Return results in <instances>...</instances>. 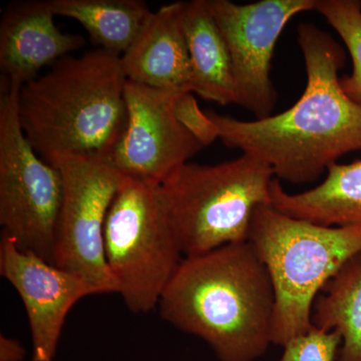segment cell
Masks as SVG:
<instances>
[{
	"label": "cell",
	"mask_w": 361,
	"mask_h": 361,
	"mask_svg": "<svg viewBox=\"0 0 361 361\" xmlns=\"http://www.w3.org/2000/svg\"><path fill=\"white\" fill-rule=\"evenodd\" d=\"M270 205L296 219L324 226L361 225V160L334 164L322 184L302 193L285 191L273 180Z\"/></svg>",
	"instance_id": "obj_14"
},
{
	"label": "cell",
	"mask_w": 361,
	"mask_h": 361,
	"mask_svg": "<svg viewBox=\"0 0 361 361\" xmlns=\"http://www.w3.org/2000/svg\"><path fill=\"white\" fill-rule=\"evenodd\" d=\"M180 11L182 1L151 13L121 56L128 80L153 89L191 92V61Z\"/></svg>",
	"instance_id": "obj_13"
},
{
	"label": "cell",
	"mask_w": 361,
	"mask_h": 361,
	"mask_svg": "<svg viewBox=\"0 0 361 361\" xmlns=\"http://www.w3.org/2000/svg\"><path fill=\"white\" fill-rule=\"evenodd\" d=\"M174 111L178 122L188 130L202 146H209L220 139V130L208 114L203 113L193 92H184L176 101Z\"/></svg>",
	"instance_id": "obj_20"
},
{
	"label": "cell",
	"mask_w": 361,
	"mask_h": 361,
	"mask_svg": "<svg viewBox=\"0 0 361 361\" xmlns=\"http://www.w3.org/2000/svg\"><path fill=\"white\" fill-rule=\"evenodd\" d=\"M297 32L307 84L294 106L255 121L207 114L225 146L265 161L278 180L298 185L314 182L341 157L361 149V104L342 90L341 45L312 23H302Z\"/></svg>",
	"instance_id": "obj_1"
},
{
	"label": "cell",
	"mask_w": 361,
	"mask_h": 361,
	"mask_svg": "<svg viewBox=\"0 0 361 361\" xmlns=\"http://www.w3.org/2000/svg\"><path fill=\"white\" fill-rule=\"evenodd\" d=\"M341 342L338 332L313 325L307 332L285 344L278 361H336Z\"/></svg>",
	"instance_id": "obj_19"
},
{
	"label": "cell",
	"mask_w": 361,
	"mask_h": 361,
	"mask_svg": "<svg viewBox=\"0 0 361 361\" xmlns=\"http://www.w3.org/2000/svg\"><path fill=\"white\" fill-rule=\"evenodd\" d=\"M343 40L353 59V73L341 78L349 99L361 104V2L357 0H316L315 9Z\"/></svg>",
	"instance_id": "obj_18"
},
{
	"label": "cell",
	"mask_w": 361,
	"mask_h": 361,
	"mask_svg": "<svg viewBox=\"0 0 361 361\" xmlns=\"http://www.w3.org/2000/svg\"><path fill=\"white\" fill-rule=\"evenodd\" d=\"M104 245L126 306L134 313L155 310L183 260L160 186L126 178L106 216Z\"/></svg>",
	"instance_id": "obj_6"
},
{
	"label": "cell",
	"mask_w": 361,
	"mask_h": 361,
	"mask_svg": "<svg viewBox=\"0 0 361 361\" xmlns=\"http://www.w3.org/2000/svg\"><path fill=\"white\" fill-rule=\"evenodd\" d=\"M274 171L243 154L217 165L186 163L160 185L185 257L248 241L252 217L270 205Z\"/></svg>",
	"instance_id": "obj_5"
},
{
	"label": "cell",
	"mask_w": 361,
	"mask_h": 361,
	"mask_svg": "<svg viewBox=\"0 0 361 361\" xmlns=\"http://www.w3.org/2000/svg\"><path fill=\"white\" fill-rule=\"evenodd\" d=\"M182 94L127 80V127L109 161L123 177L160 186L204 149L176 118L175 103Z\"/></svg>",
	"instance_id": "obj_10"
},
{
	"label": "cell",
	"mask_w": 361,
	"mask_h": 361,
	"mask_svg": "<svg viewBox=\"0 0 361 361\" xmlns=\"http://www.w3.org/2000/svg\"><path fill=\"white\" fill-rule=\"evenodd\" d=\"M20 90L6 84L0 97L1 237L54 264L63 178L37 155L21 129Z\"/></svg>",
	"instance_id": "obj_7"
},
{
	"label": "cell",
	"mask_w": 361,
	"mask_h": 361,
	"mask_svg": "<svg viewBox=\"0 0 361 361\" xmlns=\"http://www.w3.org/2000/svg\"><path fill=\"white\" fill-rule=\"evenodd\" d=\"M180 16L191 61V92L222 106L235 104L231 56L208 0L182 1Z\"/></svg>",
	"instance_id": "obj_15"
},
{
	"label": "cell",
	"mask_w": 361,
	"mask_h": 361,
	"mask_svg": "<svg viewBox=\"0 0 361 361\" xmlns=\"http://www.w3.org/2000/svg\"><path fill=\"white\" fill-rule=\"evenodd\" d=\"M54 16L78 21L99 49L122 56L153 11L142 0H49Z\"/></svg>",
	"instance_id": "obj_16"
},
{
	"label": "cell",
	"mask_w": 361,
	"mask_h": 361,
	"mask_svg": "<svg viewBox=\"0 0 361 361\" xmlns=\"http://www.w3.org/2000/svg\"><path fill=\"white\" fill-rule=\"evenodd\" d=\"M0 274L25 305L33 346V361H52L71 308L96 292L82 278L20 250L1 237Z\"/></svg>",
	"instance_id": "obj_11"
},
{
	"label": "cell",
	"mask_w": 361,
	"mask_h": 361,
	"mask_svg": "<svg viewBox=\"0 0 361 361\" xmlns=\"http://www.w3.org/2000/svg\"><path fill=\"white\" fill-rule=\"evenodd\" d=\"M311 322L338 332L336 361H361V255L348 261L325 285L313 304Z\"/></svg>",
	"instance_id": "obj_17"
},
{
	"label": "cell",
	"mask_w": 361,
	"mask_h": 361,
	"mask_svg": "<svg viewBox=\"0 0 361 361\" xmlns=\"http://www.w3.org/2000/svg\"><path fill=\"white\" fill-rule=\"evenodd\" d=\"M208 2L231 56L235 104L253 114L256 120L268 118L277 101L270 77L275 45L292 18L314 11L316 0Z\"/></svg>",
	"instance_id": "obj_9"
},
{
	"label": "cell",
	"mask_w": 361,
	"mask_h": 361,
	"mask_svg": "<svg viewBox=\"0 0 361 361\" xmlns=\"http://www.w3.org/2000/svg\"><path fill=\"white\" fill-rule=\"evenodd\" d=\"M49 1L11 4L0 25V68L6 84L20 90L44 66L82 49L84 37L63 33Z\"/></svg>",
	"instance_id": "obj_12"
},
{
	"label": "cell",
	"mask_w": 361,
	"mask_h": 361,
	"mask_svg": "<svg viewBox=\"0 0 361 361\" xmlns=\"http://www.w3.org/2000/svg\"><path fill=\"white\" fill-rule=\"evenodd\" d=\"M121 56L97 49L68 56L18 92L26 139L51 164L61 156L110 161L128 122Z\"/></svg>",
	"instance_id": "obj_3"
},
{
	"label": "cell",
	"mask_w": 361,
	"mask_h": 361,
	"mask_svg": "<svg viewBox=\"0 0 361 361\" xmlns=\"http://www.w3.org/2000/svg\"><path fill=\"white\" fill-rule=\"evenodd\" d=\"M158 306L165 322L205 341L221 361H254L272 344L274 290L248 241L183 258Z\"/></svg>",
	"instance_id": "obj_2"
},
{
	"label": "cell",
	"mask_w": 361,
	"mask_h": 361,
	"mask_svg": "<svg viewBox=\"0 0 361 361\" xmlns=\"http://www.w3.org/2000/svg\"><path fill=\"white\" fill-rule=\"evenodd\" d=\"M248 242L269 273L275 296L271 341L283 346L313 326V304L348 261L361 255V225L324 226L271 205L252 217Z\"/></svg>",
	"instance_id": "obj_4"
},
{
	"label": "cell",
	"mask_w": 361,
	"mask_h": 361,
	"mask_svg": "<svg viewBox=\"0 0 361 361\" xmlns=\"http://www.w3.org/2000/svg\"><path fill=\"white\" fill-rule=\"evenodd\" d=\"M25 350L20 341L0 336V361H21L25 357Z\"/></svg>",
	"instance_id": "obj_21"
},
{
	"label": "cell",
	"mask_w": 361,
	"mask_h": 361,
	"mask_svg": "<svg viewBox=\"0 0 361 361\" xmlns=\"http://www.w3.org/2000/svg\"><path fill=\"white\" fill-rule=\"evenodd\" d=\"M51 165L63 178L54 265L82 278L96 294L118 293L104 255L106 216L126 177L110 161L61 156Z\"/></svg>",
	"instance_id": "obj_8"
}]
</instances>
